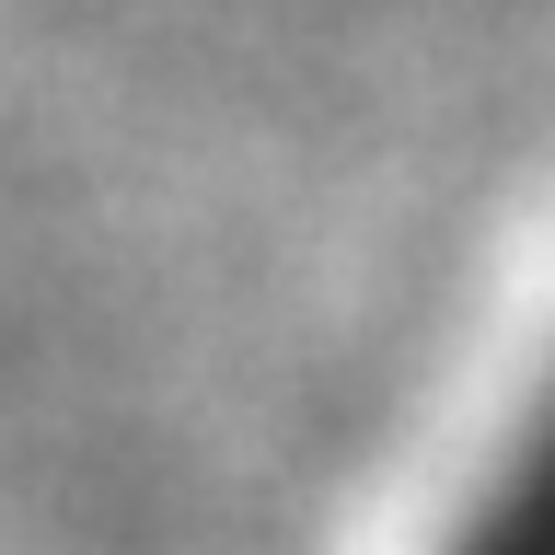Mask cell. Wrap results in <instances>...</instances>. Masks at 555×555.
I'll use <instances>...</instances> for the list:
<instances>
[{
    "label": "cell",
    "mask_w": 555,
    "mask_h": 555,
    "mask_svg": "<svg viewBox=\"0 0 555 555\" xmlns=\"http://www.w3.org/2000/svg\"><path fill=\"white\" fill-rule=\"evenodd\" d=\"M475 555H555V428H544V451L498 486V509H486Z\"/></svg>",
    "instance_id": "cell-1"
}]
</instances>
